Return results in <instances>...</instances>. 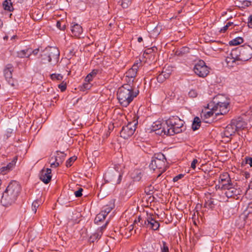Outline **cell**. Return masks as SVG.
<instances>
[{
    "instance_id": "1",
    "label": "cell",
    "mask_w": 252,
    "mask_h": 252,
    "mask_svg": "<svg viewBox=\"0 0 252 252\" xmlns=\"http://www.w3.org/2000/svg\"><path fill=\"white\" fill-rule=\"evenodd\" d=\"M231 107L230 99L227 96H216L201 110V119L207 123H212L218 117L228 114Z\"/></svg>"
},
{
    "instance_id": "2",
    "label": "cell",
    "mask_w": 252,
    "mask_h": 252,
    "mask_svg": "<svg viewBox=\"0 0 252 252\" xmlns=\"http://www.w3.org/2000/svg\"><path fill=\"white\" fill-rule=\"evenodd\" d=\"M186 124L178 116H172L168 119L158 120L152 124L151 132H155L160 136H172L184 132Z\"/></svg>"
},
{
    "instance_id": "3",
    "label": "cell",
    "mask_w": 252,
    "mask_h": 252,
    "mask_svg": "<svg viewBox=\"0 0 252 252\" xmlns=\"http://www.w3.org/2000/svg\"><path fill=\"white\" fill-rule=\"evenodd\" d=\"M21 192V186L19 182L12 180L8 184L1 199V204L5 207H9L16 201Z\"/></svg>"
},
{
    "instance_id": "4",
    "label": "cell",
    "mask_w": 252,
    "mask_h": 252,
    "mask_svg": "<svg viewBox=\"0 0 252 252\" xmlns=\"http://www.w3.org/2000/svg\"><path fill=\"white\" fill-rule=\"evenodd\" d=\"M139 93L138 90H134L132 86L126 83L118 89L117 92V99L122 106L127 107Z\"/></svg>"
},
{
    "instance_id": "5",
    "label": "cell",
    "mask_w": 252,
    "mask_h": 252,
    "mask_svg": "<svg viewBox=\"0 0 252 252\" xmlns=\"http://www.w3.org/2000/svg\"><path fill=\"white\" fill-rule=\"evenodd\" d=\"M252 56V49L249 46H243L237 47L232 49L231 53V58L237 62L249 60Z\"/></svg>"
},
{
    "instance_id": "6",
    "label": "cell",
    "mask_w": 252,
    "mask_h": 252,
    "mask_svg": "<svg viewBox=\"0 0 252 252\" xmlns=\"http://www.w3.org/2000/svg\"><path fill=\"white\" fill-rule=\"evenodd\" d=\"M59 51L55 47H47L42 53V60L44 63L54 66L58 62L59 58Z\"/></svg>"
},
{
    "instance_id": "7",
    "label": "cell",
    "mask_w": 252,
    "mask_h": 252,
    "mask_svg": "<svg viewBox=\"0 0 252 252\" xmlns=\"http://www.w3.org/2000/svg\"><path fill=\"white\" fill-rule=\"evenodd\" d=\"M167 164L166 158L162 153H158L153 156L149 165V168L152 171L161 169Z\"/></svg>"
},
{
    "instance_id": "8",
    "label": "cell",
    "mask_w": 252,
    "mask_h": 252,
    "mask_svg": "<svg viewBox=\"0 0 252 252\" xmlns=\"http://www.w3.org/2000/svg\"><path fill=\"white\" fill-rule=\"evenodd\" d=\"M115 207V200H112L107 205L105 206L101 212L97 215L95 219V223L96 225H100L103 223L107 215L114 209Z\"/></svg>"
},
{
    "instance_id": "9",
    "label": "cell",
    "mask_w": 252,
    "mask_h": 252,
    "mask_svg": "<svg viewBox=\"0 0 252 252\" xmlns=\"http://www.w3.org/2000/svg\"><path fill=\"white\" fill-rule=\"evenodd\" d=\"M138 125L137 120L130 122L126 126H124L120 132V137L124 140L130 138L137 130Z\"/></svg>"
},
{
    "instance_id": "10",
    "label": "cell",
    "mask_w": 252,
    "mask_h": 252,
    "mask_svg": "<svg viewBox=\"0 0 252 252\" xmlns=\"http://www.w3.org/2000/svg\"><path fill=\"white\" fill-rule=\"evenodd\" d=\"M141 62L142 61L140 59H137L136 62H134L131 68L129 69L126 73L125 79L128 84L132 86L134 81L137 76V73L140 69Z\"/></svg>"
},
{
    "instance_id": "11",
    "label": "cell",
    "mask_w": 252,
    "mask_h": 252,
    "mask_svg": "<svg viewBox=\"0 0 252 252\" xmlns=\"http://www.w3.org/2000/svg\"><path fill=\"white\" fill-rule=\"evenodd\" d=\"M240 124H244L241 118H236L235 120H233L230 125H228V127L225 128V130L224 131V137H229L233 135L238 130L240 129L243 126H244V125Z\"/></svg>"
},
{
    "instance_id": "12",
    "label": "cell",
    "mask_w": 252,
    "mask_h": 252,
    "mask_svg": "<svg viewBox=\"0 0 252 252\" xmlns=\"http://www.w3.org/2000/svg\"><path fill=\"white\" fill-rule=\"evenodd\" d=\"M193 71L196 75L202 78L206 77L209 75L210 70L203 61L200 60L194 67Z\"/></svg>"
},
{
    "instance_id": "13",
    "label": "cell",
    "mask_w": 252,
    "mask_h": 252,
    "mask_svg": "<svg viewBox=\"0 0 252 252\" xmlns=\"http://www.w3.org/2000/svg\"><path fill=\"white\" fill-rule=\"evenodd\" d=\"M66 153L63 152L56 151L51 156L49 163L52 168H56L60 166L66 158Z\"/></svg>"
},
{
    "instance_id": "14",
    "label": "cell",
    "mask_w": 252,
    "mask_h": 252,
    "mask_svg": "<svg viewBox=\"0 0 252 252\" xmlns=\"http://www.w3.org/2000/svg\"><path fill=\"white\" fill-rule=\"evenodd\" d=\"M232 185L230 176L227 172H224L219 177V184L217 187L220 190H225L231 188Z\"/></svg>"
},
{
    "instance_id": "15",
    "label": "cell",
    "mask_w": 252,
    "mask_h": 252,
    "mask_svg": "<svg viewBox=\"0 0 252 252\" xmlns=\"http://www.w3.org/2000/svg\"><path fill=\"white\" fill-rule=\"evenodd\" d=\"M14 71V67L12 65L8 64L5 66L4 70V74L7 82H8L11 86H14L15 84L14 83V79L12 77V73Z\"/></svg>"
},
{
    "instance_id": "16",
    "label": "cell",
    "mask_w": 252,
    "mask_h": 252,
    "mask_svg": "<svg viewBox=\"0 0 252 252\" xmlns=\"http://www.w3.org/2000/svg\"><path fill=\"white\" fill-rule=\"evenodd\" d=\"M39 177L44 184H49L52 177V170L49 168H45L40 172Z\"/></svg>"
},
{
    "instance_id": "17",
    "label": "cell",
    "mask_w": 252,
    "mask_h": 252,
    "mask_svg": "<svg viewBox=\"0 0 252 252\" xmlns=\"http://www.w3.org/2000/svg\"><path fill=\"white\" fill-rule=\"evenodd\" d=\"M172 67H171L170 66L165 68V70L162 71V73H161L160 75L157 77V81L159 83H163L165 80H166V79L169 78L170 74H172Z\"/></svg>"
},
{
    "instance_id": "18",
    "label": "cell",
    "mask_w": 252,
    "mask_h": 252,
    "mask_svg": "<svg viewBox=\"0 0 252 252\" xmlns=\"http://www.w3.org/2000/svg\"><path fill=\"white\" fill-rule=\"evenodd\" d=\"M17 157H15L11 162H10L7 166L3 167L0 169V175H6L14 169L16 165V162L17 161Z\"/></svg>"
},
{
    "instance_id": "19",
    "label": "cell",
    "mask_w": 252,
    "mask_h": 252,
    "mask_svg": "<svg viewBox=\"0 0 252 252\" xmlns=\"http://www.w3.org/2000/svg\"><path fill=\"white\" fill-rule=\"evenodd\" d=\"M71 31L74 36L77 37H80L83 32L82 26L76 22L71 23Z\"/></svg>"
},
{
    "instance_id": "20",
    "label": "cell",
    "mask_w": 252,
    "mask_h": 252,
    "mask_svg": "<svg viewBox=\"0 0 252 252\" xmlns=\"http://www.w3.org/2000/svg\"><path fill=\"white\" fill-rule=\"evenodd\" d=\"M34 52L35 51H33L32 49H27L19 51L17 53V56L19 58H28V57H29L31 54Z\"/></svg>"
},
{
    "instance_id": "21",
    "label": "cell",
    "mask_w": 252,
    "mask_h": 252,
    "mask_svg": "<svg viewBox=\"0 0 252 252\" xmlns=\"http://www.w3.org/2000/svg\"><path fill=\"white\" fill-rule=\"evenodd\" d=\"M98 73H99V71L97 69L93 70L92 71L89 73L86 76V77L85 78L84 83H91V82L93 80L94 78L97 76Z\"/></svg>"
},
{
    "instance_id": "22",
    "label": "cell",
    "mask_w": 252,
    "mask_h": 252,
    "mask_svg": "<svg viewBox=\"0 0 252 252\" xmlns=\"http://www.w3.org/2000/svg\"><path fill=\"white\" fill-rule=\"evenodd\" d=\"M201 125V120L198 117H196L192 124V129L193 131H196L200 129Z\"/></svg>"
},
{
    "instance_id": "23",
    "label": "cell",
    "mask_w": 252,
    "mask_h": 252,
    "mask_svg": "<svg viewBox=\"0 0 252 252\" xmlns=\"http://www.w3.org/2000/svg\"><path fill=\"white\" fill-rule=\"evenodd\" d=\"M3 7L5 10L10 12H12L14 11L12 2L10 0H7L4 2L3 3Z\"/></svg>"
},
{
    "instance_id": "24",
    "label": "cell",
    "mask_w": 252,
    "mask_h": 252,
    "mask_svg": "<svg viewBox=\"0 0 252 252\" xmlns=\"http://www.w3.org/2000/svg\"><path fill=\"white\" fill-rule=\"evenodd\" d=\"M243 43H244V39H243L242 37L238 36L230 41L229 42V44L230 46H235L240 45Z\"/></svg>"
},
{
    "instance_id": "25",
    "label": "cell",
    "mask_w": 252,
    "mask_h": 252,
    "mask_svg": "<svg viewBox=\"0 0 252 252\" xmlns=\"http://www.w3.org/2000/svg\"><path fill=\"white\" fill-rule=\"evenodd\" d=\"M77 156H73V157H71L66 162V166L68 168H70L71 166L73 165V164H74V162L77 161Z\"/></svg>"
},
{
    "instance_id": "26",
    "label": "cell",
    "mask_w": 252,
    "mask_h": 252,
    "mask_svg": "<svg viewBox=\"0 0 252 252\" xmlns=\"http://www.w3.org/2000/svg\"><path fill=\"white\" fill-rule=\"evenodd\" d=\"M50 78L52 80L60 81L62 80L63 76L61 74H53L50 75Z\"/></svg>"
},
{
    "instance_id": "27",
    "label": "cell",
    "mask_w": 252,
    "mask_h": 252,
    "mask_svg": "<svg viewBox=\"0 0 252 252\" xmlns=\"http://www.w3.org/2000/svg\"><path fill=\"white\" fill-rule=\"evenodd\" d=\"M92 87L91 83H83V84L80 87V90L81 91L84 92L87 90H90Z\"/></svg>"
},
{
    "instance_id": "28",
    "label": "cell",
    "mask_w": 252,
    "mask_h": 252,
    "mask_svg": "<svg viewBox=\"0 0 252 252\" xmlns=\"http://www.w3.org/2000/svg\"><path fill=\"white\" fill-rule=\"evenodd\" d=\"M58 88L61 92H64L67 88V83L65 81H63L58 85Z\"/></svg>"
},
{
    "instance_id": "29",
    "label": "cell",
    "mask_w": 252,
    "mask_h": 252,
    "mask_svg": "<svg viewBox=\"0 0 252 252\" xmlns=\"http://www.w3.org/2000/svg\"><path fill=\"white\" fill-rule=\"evenodd\" d=\"M131 3V1H122L120 5L123 8H127L130 6Z\"/></svg>"
},
{
    "instance_id": "30",
    "label": "cell",
    "mask_w": 252,
    "mask_h": 252,
    "mask_svg": "<svg viewBox=\"0 0 252 252\" xmlns=\"http://www.w3.org/2000/svg\"><path fill=\"white\" fill-rule=\"evenodd\" d=\"M57 27L60 30L62 31H64L66 29V24H63V23L61 21H58L57 23Z\"/></svg>"
},
{
    "instance_id": "31",
    "label": "cell",
    "mask_w": 252,
    "mask_h": 252,
    "mask_svg": "<svg viewBox=\"0 0 252 252\" xmlns=\"http://www.w3.org/2000/svg\"><path fill=\"white\" fill-rule=\"evenodd\" d=\"M39 205V200H35L34 203H33L32 206V210L35 213H36V210L38 209V207Z\"/></svg>"
},
{
    "instance_id": "32",
    "label": "cell",
    "mask_w": 252,
    "mask_h": 252,
    "mask_svg": "<svg viewBox=\"0 0 252 252\" xmlns=\"http://www.w3.org/2000/svg\"><path fill=\"white\" fill-rule=\"evenodd\" d=\"M232 24H233V23H232V22H229V23H228V24L226 25L225 27H223V28L222 29L220 30V32H225V31H227V30L228 29V28H229L232 25Z\"/></svg>"
},
{
    "instance_id": "33",
    "label": "cell",
    "mask_w": 252,
    "mask_h": 252,
    "mask_svg": "<svg viewBox=\"0 0 252 252\" xmlns=\"http://www.w3.org/2000/svg\"><path fill=\"white\" fill-rule=\"evenodd\" d=\"M82 193H83V189L82 188H80L75 192L74 194L76 197H79L82 196Z\"/></svg>"
},
{
    "instance_id": "34",
    "label": "cell",
    "mask_w": 252,
    "mask_h": 252,
    "mask_svg": "<svg viewBox=\"0 0 252 252\" xmlns=\"http://www.w3.org/2000/svg\"><path fill=\"white\" fill-rule=\"evenodd\" d=\"M184 177V175H178L176 176L173 179V181L174 182H176L177 181L179 180L180 179L182 178L183 177Z\"/></svg>"
},
{
    "instance_id": "35",
    "label": "cell",
    "mask_w": 252,
    "mask_h": 252,
    "mask_svg": "<svg viewBox=\"0 0 252 252\" xmlns=\"http://www.w3.org/2000/svg\"><path fill=\"white\" fill-rule=\"evenodd\" d=\"M251 3L252 2L251 1H244L243 2L242 5L243 7L247 8V7L251 6Z\"/></svg>"
},
{
    "instance_id": "36",
    "label": "cell",
    "mask_w": 252,
    "mask_h": 252,
    "mask_svg": "<svg viewBox=\"0 0 252 252\" xmlns=\"http://www.w3.org/2000/svg\"><path fill=\"white\" fill-rule=\"evenodd\" d=\"M252 15H250V16H249V18H248V27L249 28H252Z\"/></svg>"
},
{
    "instance_id": "37",
    "label": "cell",
    "mask_w": 252,
    "mask_h": 252,
    "mask_svg": "<svg viewBox=\"0 0 252 252\" xmlns=\"http://www.w3.org/2000/svg\"><path fill=\"white\" fill-rule=\"evenodd\" d=\"M245 163L246 164H249L250 166V167H251V166H252V165H251V164H252V158H251V157H247V158H246Z\"/></svg>"
},
{
    "instance_id": "38",
    "label": "cell",
    "mask_w": 252,
    "mask_h": 252,
    "mask_svg": "<svg viewBox=\"0 0 252 252\" xmlns=\"http://www.w3.org/2000/svg\"><path fill=\"white\" fill-rule=\"evenodd\" d=\"M194 92H195V91H194V90H192V91H191L189 93V96L190 97H192V98H193H193L196 97V96H197V93H194Z\"/></svg>"
},
{
    "instance_id": "39",
    "label": "cell",
    "mask_w": 252,
    "mask_h": 252,
    "mask_svg": "<svg viewBox=\"0 0 252 252\" xmlns=\"http://www.w3.org/2000/svg\"><path fill=\"white\" fill-rule=\"evenodd\" d=\"M197 161L196 159H194L193 162H192V164H191V167H192L193 169H194L196 167V165L197 164Z\"/></svg>"
},
{
    "instance_id": "40",
    "label": "cell",
    "mask_w": 252,
    "mask_h": 252,
    "mask_svg": "<svg viewBox=\"0 0 252 252\" xmlns=\"http://www.w3.org/2000/svg\"><path fill=\"white\" fill-rule=\"evenodd\" d=\"M163 249H164V250H163V252H169V251H168V248L166 247V246H164V248H163Z\"/></svg>"
},
{
    "instance_id": "41",
    "label": "cell",
    "mask_w": 252,
    "mask_h": 252,
    "mask_svg": "<svg viewBox=\"0 0 252 252\" xmlns=\"http://www.w3.org/2000/svg\"><path fill=\"white\" fill-rule=\"evenodd\" d=\"M3 22L0 19V29H1L3 27Z\"/></svg>"
},
{
    "instance_id": "42",
    "label": "cell",
    "mask_w": 252,
    "mask_h": 252,
    "mask_svg": "<svg viewBox=\"0 0 252 252\" xmlns=\"http://www.w3.org/2000/svg\"><path fill=\"white\" fill-rule=\"evenodd\" d=\"M143 41V39L141 37H140V38H138V42L139 43H141V42H142Z\"/></svg>"
},
{
    "instance_id": "43",
    "label": "cell",
    "mask_w": 252,
    "mask_h": 252,
    "mask_svg": "<svg viewBox=\"0 0 252 252\" xmlns=\"http://www.w3.org/2000/svg\"><path fill=\"white\" fill-rule=\"evenodd\" d=\"M2 185V181L1 179H0V189H1V187Z\"/></svg>"
},
{
    "instance_id": "44",
    "label": "cell",
    "mask_w": 252,
    "mask_h": 252,
    "mask_svg": "<svg viewBox=\"0 0 252 252\" xmlns=\"http://www.w3.org/2000/svg\"><path fill=\"white\" fill-rule=\"evenodd\" d=\"M0 88H1V86H0Z\"/></svg>"
},
{
    "instance_id": "45",
    "label": "cell",
    "mask_w": 252,
    "mask_h": 252,
    "mask_svg": "<svg viewBox=\"0 0 252 252\" xmlns=\"http://www.w3.org/2000/svg\"></svg>"
}]
</instances>
